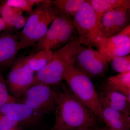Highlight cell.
<instances>
[{
    "label": "cell",
    "mask_w": 130,
    "mask_h": 130,
    "mask_svg": "<svg viewBox=\"0 0 130 130\" xmlns=\"http://www.w3.org/2000/svg\"><path fill=\"white\" fill-rule=\"evenodd\" d=\"M44 0H6L2 2L6 5L19 9L22 11L27 12L30 14L35 5L43 2Z\"/></svg>",
    "instance_id": "obj_21"
},
{
    "label": "cell",
    "mask_w": 130,
    "mask_h": 130,
    "mask_svg": "<svg viewBox=\"0 0 130 130\" xmlns=\"http://www.w3.org/2000/svg\"><path fill=\"white\" fill-rule=\"evenodd\" d=\"M105 87L123 94L130 100V71L110 77Z\"/></svg>",
    "instance_id": "obj_17"
},
{
    "label": "cell",
    "mask_w": 130,
    "mask_h": 130,
    "mask_svg": "<svg viewBox=\"0 0 130 130\" xmlns=\"http://www.w3.org/2000/svg\"><path fill=\"white\" fill-rule=\"evenodd\" d=\"M104 130V129H103V130Z\"/></svg>",
    "instance_id": "obj_28"
},
{
    "label": "cell",
    "mask_w": 130,
    "mask_h": 130,
    "mask_svg": "<svg viewBox=\"0 0 130 130\" xmlns=\"http://www.w3.org/2000/svg\"><path fill=\"white\" fill-rule=\"evenodd\" d=\"M9 130H21L20 129H19L18 128V127H16V128H12V129H9Z\"/></svg>",
    "instance_id": "obj_26"
},
{
    "label": "cell",
    "mask_w": 130,
    "mask_h": 130,
    "mask_svg": "<svg viewBox=\"0 0 130 130\" xmlns=\"http://www.w3.org/2000/svg\"><path fill=\"white\" fill-rule=\"evenodd\" d=\"M16 101L9 94L6 80L0 72V107L8 103Z\"/></svg>",
    "instance_id": "obj_23"
},
{
    "label": "cell",
    "mask_w": 130,
    "mask_h": 130,
    "mask_svg": "<svg viewBox=\"0 0 130 130\" xmlns=\"http://www.w3.org/2000/svg\"><path fill=\"white\" fill-rule=\"evenodd\" d=\"M72 18L59 15L54 20L44 37L35 45V53L63 46L75 36Z\"/></svg>",
    "instance_id": "obj_5"
},
{
    "label": "cell",
    "mask_w": 130,
    "mask_h": 130,
    "mask_svg": "<svg viewBox=\"0 0 130 130\" xmlns=\"http://www.w3.org/2000/svg\"><path fill=\"white\" fill-rule=\"evenodd\" d=\"M20 50L18 35L9 33L0 35V68L11 66Z\"/></svg>",
    "instance_id": "obj_13"
},
{
    "label": "cell",
    "mask_w": 130,
    "mask_h": 130,
    "mask_svg": "<svg viewBox=\"0 0 130 130\" xmlns=\"http://www.w3.org/2000/svg\"><path fill=\"white\" fill-rule=\"evenodd\" d=\"M35 72L29 67L24 57L16 60L12 65L6 80L10 94L18 100L34 84Z\"/></svg>",
    "instance_id": "obj_8"
},
{
    "label": "cell",
    "mask_w": 130,
    "mask_h": 130,
    "mask_svg": "<svg viewBox=\"0 0 130 130\" xmlns=\"http://www.w3.org/2000/svg\"><path fill=\"white\" fill-rule=\"evenodd\" d=\"M89 2L95 13L98 27L103 17L107 12L130 7L129 0H89Z\"/></svg>",
    "instance_id": "obj_16"
},
{
    "label": "cell",
    "mask_w": 130,
    "mask_h": 130,
    "mask_svg": "<svg viewBox=\"0 0 130 130\" xmlns=\"http://www.w3.org/2000/svg\"><path fill=\"white\" fill-rule=\"evenodd\" d=\"M16 122L2 114L0 113V130H9L18 127Z\"/></svg>",
    "instance_id": "obj_24"
},
{
    "label": "cell",
    "mask_w": 130,
    "mask_h": 130,
    "mask_svg": "<svg viewBox=\"0 0 130 130\" xmlns=\"http://www.w3.org/2000/svg\"><path fill=\"white\" fill-rule=\"evenodd\" d=\"M97 50L108 62L113 59L128 55L130 52V25L117 35L98 38Z\"/></svg>",
    "instance_id": "obj_9"
},
{
    "label": "cell",
    "mask_w": 130,
    "mask_h": 130,
    "mask_svg": "<svg viewBox=\"0 0 130 130\" xmlns=\"http://www.w3.org/2000/svg\"><path fill=\"white\" fill-rule=\"evenodd\" d=\"M64 80L73 95L90 109L99 120L102 121V107L90 78L73 66L68 70Z\"/></svg>",
    "instance_id": "obj_4"
},
{
    "label": "cell",
    "mask_w": 130,
    "mask_h": 130,
    "mask_svg": "<svg viewBox=\"0 0 130 130\" xmlns=\"http://www.w3.org/2000/svg\"><path fill=\"white\" fill-rule=\"evenodd\" d=\"M112 68L114 71L120 73L130 71V55L117 57L112 60Z\"/></svg>",
    "instance_id": "obj_22"
},
{
    "label": "cell",
    "mask_w": 130,
    "mask_h": 130,
    "mask_svg": "<svg viewBox=\"0 0 130 130\" xmlns=\"http://www.w3.org/2000/svg\"><path fill=\"white\" fill-rule=\"evenodd\" d=\"M23 12L19 9L12 7L3 2L0 5V15L6 24V29L12 28L17 17L22 14Z\"/></svg>",
    "instance_id": "obj_20"
},
{
    "label": "cell",
    "mask_w": 130,
    "mask_h": 130,
    "mask_svg": "<svg viewBox=\"0 0 130 130\" xmlns=\"http://www.w3.org/2000/svg\"><path fill=\"white\" fill-rule=\"evenodd\" d=\"M108 63L97 50L85 47L77 55L74 66L90 78L104 74L107 70Z\"/></svg>",
    "instance_id": "obj_10"
},
{
    "label": "cell",
    "mask_w": 130,
    "mask_h": 130,
    "mask_svg": "<svg viewBox=\"0 0 130 130\" xmlns=\"http://www.w3.org/2000/svg\"><path fill=\"white\" fill-rule=\"evenodd\" d=\"M0 113L6 115L19 125L29 127L38 124L43 116L23 103L17 101L8 103L0 107Z\"/></svg>",
    "instance_id": "obj_11"
},
{
    "label": "cell",
    "mask_w": 130,
    "mask_h": 130,
    "mask_svg": "<svg viewBox=\"0 0 130 130\" xmlns=\"http://www.w3.org/2000/svg\"><path fill=\"white\" fill-rule=\"evenodd\" d=\"M44 116L55 110L56 100L53 90L41 83L32 84L16 100Z\"/></svg>",
    "instance_id": "obj_7"
},
{
    "label": "cell",
    "mask_w": 130,
    "mask_h": 130,
    "mask_svg": "<svg viewBox=\"0 0 130 130\" xmlns=\"http://www.w3.org/2000/svg\"><path fill=\"white\" fill-rule=\"evenodd\" d=\"M78 130H93V129H81Z\"/></svg>",
    "instance_id": "obj_27"
},
{
    "label": "cell",
    "mask_w": 130,
    "mask_h": 130,
    "mask_svg": "<svg viewBox=\"0 0 130 130\" xmlns=\"http://www.w3.org/2000/svg\"><path fill=\"white\" fill-rule=\"evenodd\" d=\"M6 29V24L2 19L0 17V32Z\"/></svg>",
    "instance_id": "obj_25"
},
{
    "label": "cell",
    "mask_w": 130,
    "mask_h": 130,
    "mask_svg": "<svg viewBox=\"0 0 130 130\" xmlns=\"http://www.w3.org/2000/svg\"><path fill=\"white\" fill-rule=\"evenodd\" d=\"M129 116L110 108H102V121L110 130H129Z\"/></svg>",
    "instance_id": "obj_15"
},
{
    "label": "cell",
    "mask_w": 130,
    "mask_h": 130,
    "mask_svg": "<svg viewBox=\"0 0 130 130\" xmlns=\"http://www.w3.org/2000/svg\"><path fill=\"white\" fill-rule=\"evenodd\" d=\"M52 1L44 0L38 4L18 35L20 49L35 46L44 37L49 26L59 16Z\"/></svg>",
    "instance_id": "obj_3"
},
{
    "label": "cell",
    "mask_w": 130,
    "mask_h": 130,
    "mask_svg": "<svg viewBox=\"0 0 130 130\" xmlns=\"http://www.w3.org/2000/svg\"><path fill=\"white\" fill-rule=\"evenodd\" d=\"M98 94L102 108H110L130 115V100L123 94L106 87Z\"/></svg>",
    "instance_id": "obj_14"
},
{
    "label": "cell",
    "mask_w": 130,
    "mask_h": 130,
    "mask_svg": "<svg viewBox=\"0 0 130 130\" xmlns=\"http://www.w3.org/2000/svg\"><path fill=\"white\" fill-rule=\"evenodd\" d=\"M51 50H42L35 52L24 57L26 62L34 72H37L45 67L53 57Z\"/></svg>",
    "instance_id": "obj_18"
},
{
    "label": "cell",
    "mask_w": 130,
    "mask_h": 130,
    "mask_svg": "<svg viewBox=\"0 0 130 130\" xmlns=\"http://www.w3.org/2000/svg\"><path fill=\"white\" fill-rule=\"evenodd\" d=\"M129 9L121 8L107 12L103 17L98 27L100 37L108 38L118 34L129 24Z\"/></svg>",
    "instance_id": "obj_12"
},
{
    "label": "cell",
    "mask_w": 130,
    "mask_h": 130,
    "mask_svg": "<svg viewBox=\"0 0 130 130\" xmlns=\"http://www.w3.org/2000/svg\"><path fill=\"white\" fill-rule=\"evenodd\" d=\"M75 35L66 44L53 53L50 62L35 74L34 84H58L64 79L70 68L74 66L76 57L85 48Z\"/></svg>",
    "instance_id": "obj_2"
},
{
    "label": "cell",
    "mask_w": 130,
    "mask_h": 130,
    "mask_svg": "<svg viewBox=\"0 0 130 130\" xmlns=\"http://www.w3.org/2000/svg\"><path fill=\"white\" fill-rule=\"evenodd\" d=\"M85 1V0H55L52 1V4L59 15L72 18Z\"/></svg>",
    "instance_id": "obj_19"
},
{
    "label": "cell",
    "mask_w": 130,
    "mask_h": 130,
    "mask_svg": "<svg viewBox=\"0 0 130 130\" xmlns=\"http://www.w3.org/2000/svg\"><path fill=\"white\" fill-rule=\"evenodd\" d=\"M53 90L56 100L55 121L51 130L94 129L97 126L98 119L95 115L69 89L63 86L61 90Z\"/></svg>",
    "instance_id": "obj_1"
},
{
    "label": "cell",
    "mask_w": 130,
    "mask_h": 130,
    "mask_svg": "<svg viewBox=\"0 0 130 130\" xmlns=\"http://www.w3.org/2000/svg\"><path fill=\"white\" fill-rule=\"evenodd\" d=\"M73 22L79 43L88 47H97L98 38L97 20L94 11L88 0L73 17Z\"/></svg>",
    "instance_id": "obj_6"
}]
</instances>
